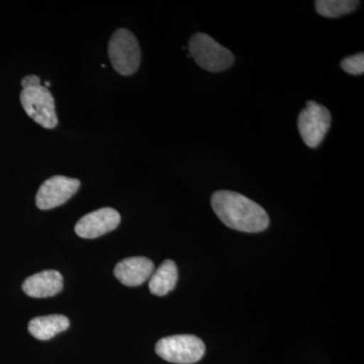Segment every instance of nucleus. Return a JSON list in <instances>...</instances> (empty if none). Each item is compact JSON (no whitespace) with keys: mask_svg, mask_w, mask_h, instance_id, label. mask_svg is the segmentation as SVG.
<instances>
[{"mask_svg":"<svg viewBox=\"0 0 364 364\" xmlns=\"http://www.w3.org/2000/svg\"><path fill=\"white\" fill-rule=\"evenodd\" d=\"M41 85V79L36 75L26 76L25 78L21 80V86L23 90L25 88L37 87Z\"/></svg>","mask_w":364,"mask_h":364,"instance_id":"nucleus-15","label":"nucleus"},{"mask_svg":"<svg viewBox=\"0 0 364 364\" xmlns=\"http://www.w3.org/2000/svg\"><path fill=\"white\" fill-rule=\"evenodd\" d=\"M331 124V114L324 105L314 100L306 102L305 109H301L298 117L299 135L306 145L317 148L324 140L326 134Z\"/></svg>","mask_w":364,"mask_h":364,"instance_id":"nucleus-5","label":"nucleus"},{"mask_svg":"<svg viewBox=\"0 0 364 364\" xmlns=\"http://www.w3.org/2000/svg\"><path fill=\"white\" fill-rule=\"evenodd\" d=\"M63 289V277L56 270L36 273L23 282V291L31 298L43 299L54 296Z\"/></svg>","mask_w":364,"mask_h":364,"instance_id":"nucleus-10","label":"nucleus"},{"mask_svg":"<svg viewBox=\"0 0 364 364\" xmlns=\"http://www.w3.org/2000/svg\"><path fill=\"white\" fill-rule=\"evenodd\" d=\"M155 350L168 363L193 364L205 355V346L202 339L193 335H173L160 339Z\"/></svg>","mask_w":364,"mask_h":364,"instance_id":"nucleus-3","label":"nucleus"},{"mask_svg":"<svg viewBox=\"0 0 364 364\" xmlns=\"http://www.w3.org/2000/svg\"><path fill=\"white\" fill-rule=\"evenodd\" d=\"M342 69L351 75H361L364 72V54L358 53L341 61Z\"/></svg>","mask_w":364,"mask_h":364,"instance_id":"nucleus-14","label":"nucleus"},{"mask_svg":"<svg viewBox=\"0 0 364 364\" xmlns=\"http://www.w3.org/2000/svg\"><path fill=\"white\" fill-rule=\"evenodd\" d=\"M80 181L70 177L56 176L43 182L36 196V205L40 210H52L64 203L77 193Z\"/></svg>","mask_w":364,"mask_h":364,"instance_id":"nucleus-7","label":"nucleus"},{"mask_svg":"<svg viewBox=\"0 0 364 364\" xmlns=\"http://www.w3.org/2000/svg\"><path fill=\"white\" fill-rule=\"evenodd\" d=\"M109 55L112 67L121 75L130 76L140 66V45L135 36L126 28H119L112 36Z\"/></svg>","mask_w":364,"mask_h":364,"instance_id":"nucleus-4","label":"nucleus"},{"mask_svg":"<svg viewBox=\"0 0 364 364\" xmlns=\"http://www.w3.org/2000/svg\"><path fill=\"white\" fill-rule=\"evenodd\" d=\"M70 321L63 315L43 316L33 318L28 323V332L38 340H49L59 333L66 331Z\"/></svg>","mask_w":364,"mask_h":364,"instance_id":"nucleus-11","label":"nucleus"},{"mask_svg":"<svg viewBox=\"0 0 364 364\" xmlns=\"http://www.w3.org/2000/svg\"><path fill=\"white\" fill-rule=\"evenodd\" d=\"M20 97L23 109L36 123L46 129H54L58 124L54 97L47 87L25 88Z\"/></svg>","mask_w":364,"mask_h":364,"instance_id":"nucleus-6","label":"nucleus"},{"mask_svg":"<svg viewBox=\"0 0 364 364\" xmlns=\"http://www.w3.org/2000/svg\"><path fill=\"white\" fill-rule=\"evenodd\" d=\"M154 269V263L152 260L138 256L119 261L114 267V277L124 286L133 287L141 286L146 280L150 279Z\"/></svg>","mask_w":364,"mask_h":364,"instance_id":"nucleus-9","label":"nucleus"},{"mask_svg":"<svg viewBox=\"0 0 364 364\" xmlns=\"http://www.w3.org/2000/svg\"><path fill=\"white\" fill-rule=\"evenodd\" d=\"M212 208L223 224L236 231L258 233L269 226L267 210L241 193L215 191L212 196Z\"/></svg>","mask_w":364,"mask_h":364,"instance_id":"nucleus-1","label":"nucleus"},{"mask_svg":"<svg viewBox=\"0 0 364 364\" xmlns=\"http://www.w3.org/2000/svg\"><path fill=\"white\" fill-rule=\"evenodd\" d=\"M359 1L356 0H318L315 2L316 11L325 18H339L355 11Z\"/></svg>","mask_w":364,"mask_h":364,"instance_id":"nucleus-13","label":"nucleus"},{"mask_svg":"<svg viewBox=\"0 0 364 364\" xmlns=\"http://www.w3.org/2000/svg\"><path fill=\"white\" fill-rule=\"evenodd\" d=\"M188 50L189 56L207 71H224L234 63L232 52L205 33H195L189 40Z\"/></svg>","mask_w":364,"mask_h":364,"instance_id":"nucleus-2","label":"nucleus"},{"mask_svg":"<svg viewBox=\"0 0 364 364\" xmlns=\"http://www.w3.org/2000/svg\"><path fill=\"white\" fill-rule=\"evenodd\" d=\"M121 222V215L112 208H102L85 215L75 226L81 238L95 239L114 231Z\"/></svg>","mask_w":364,"mask_h":364,"instance_id":"nucleus-8","label":"nucleus"},{"mask_svg":"<svg viewBox=\"0 0 364 364\" xmlns=\"http://www.w3.org/2000/svg\"><path fill=\"white\" fill-rule=\"evenodd\" d=\"M178 279V269L176 262L172 260H165L150 277L149 289L151 294L155 296H166L173 291Z\"/></svg>","mask_w":364,"mask_h":364,"instance_id":"nucleus-12","label":"nucleus"}]
</instances>
